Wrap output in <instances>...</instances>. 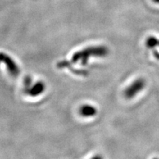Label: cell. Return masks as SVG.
<instances>
[{
  "instance_id": "cell-1",
  "label": "cell",
  "mask_w": 159,
  "mask_h": 159,
  "mask_svg": "<svg viewBox=\"0 0 159 159\" xmlns=\"http://www.w3.org/2000/svg\"><path fill=\"white\" fill-rule=\"evenodd\" d=\"M144 85V81L143 80H138L135 81L132 85L129 87V89L126 91V95L128 97H133L135 94L138 93L143 89Z\"/></svg>"
},
{
  "instance_id": "cell-2",
  "label": "cell",
  "mask_w": 159,
  "mask_h": 159,
  "mask_svg": "<svg viewBox=\"0 0 159 159\" xmlns=\"http://www.w3.org/2000/svg\"><path fill=\"white\" fill-rule=\"evenodd\" d=\"M152 1L156 3H159V0H152Z\"/></svg>"
},
{
  "instance_id": "cell-3",
  "label": "cell",
  "mask_w": 159,
  "mask_h": 159,
  "mask_svg": "<svg viewBox=\"0 0 159 159\" xmlns=\"http://www.w3.org/2000/svg\"><path fill=\"white\" fill-rule=\"evenodd\" d=\"M153 159H158V158H153Z\"/></svg>"
}]
</instances>
